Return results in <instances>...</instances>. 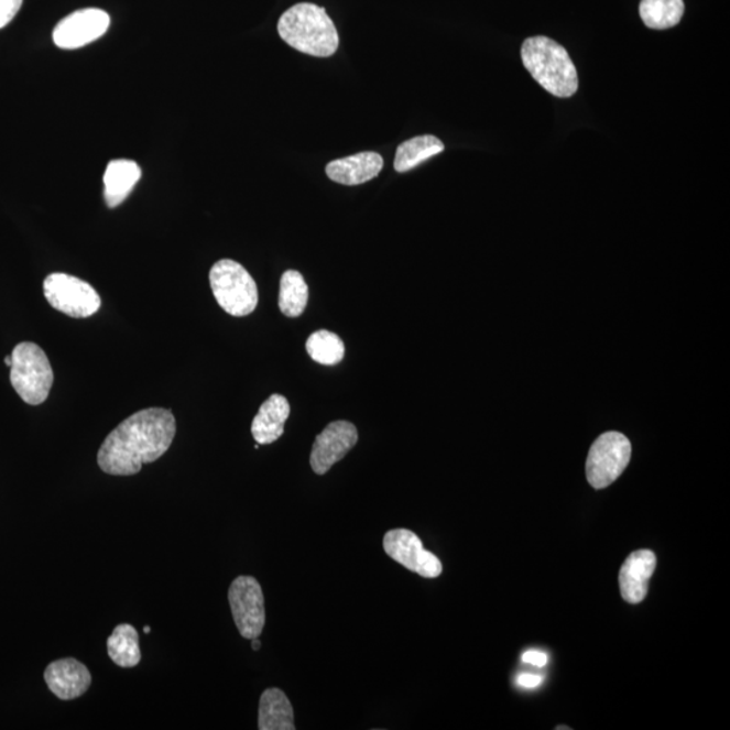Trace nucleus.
Masks as SVG:
<instances>
[{
  "instance_id": "nucleus-11",
  "label": "nucleus",
  "mask_w": 730,
  "mask_h": 730,
  "mask_svg": "<svg viewBox=\"0 0 730 730\" xmlns=\"http://www.w3.org/2000/svg\"><path fill=\"white\" fill-rule=\"evenodd\" d=\"M359 433L348 421H336L325 427L314 442L310 466L317 475H325L358 444Z\"/></svg>"
},
{
  "instance_id": "nucleus-14",
  "label": "nucleus",
  "mask_w": 730,
  "mask_h": 730,
  "mask_svg": "<svg viewBox=\"0 0 730 730\" xmlns=\"http://www.w3.org/2000/svg\"><path fill=\"white\" fill-rule=\"evenodd\" d=\"M383 157L377 152H361L353 156L334 160L326 165L330 181L344 186H359L375 179L383 170Z\"/></svg>"
},
{
  "instance_id": "nucleus-23",
  "label": "nucleus",
  "mask_w": 730,
  "mask_h": 730,
  "mask_svg": "<svg viewBox=\"0 0 730 730\" xmlns=\"http://www.w3.org/2000/svg\"><path fill=\"white\" fill-rule=\"evenodd\" d=\"M23 0H0V29L9 25L21 10Z\"/></svg>"
},
{
  "instance_id": "nucleus-8",
  "label": "nucleus",
  "mask_w": 730,
  "mask_h": 730,
  "mask_svg": "<svg viewBox=\"0 0 730 730\" xmlns=\"http://www.w3.org/2000/svg\"><path fill=\"white\" fill-rule=\"evenodd\" d=\"M228 597L241 636L249 640L259 638L265 627V603L258 579L246 575L235 579Z\"/></svg>"
},
{
  "instance_id": "nucleus-10",
  "label": "nucleus",
  "mask_w": 730,
  "mask_h": 730,
  "mask_svg": "<svg viewBox=\"0 0 730 730\" xmlns=\"http://www.w3.org/2000/svg\"><path fill=\"white\" fill-rule=\"evenodd\" d=\"M110 15L100 9H83L65 17L53 31V43L62 50H77L109 31Z\"/></svg>"
},
{
  "instance_id": "nucleus-18",
  "label": "nucleus",
  "mask_w": 730,
  "mask_h": 730,
  "mask_svg": "<svg viewBox=\"0 0 730 730\" xmlns=\"http://www.w3.org/2000/svg\"><path fill=\"white\" fill-rule=\"evenodd\" d=\"M444 150L445 146L442 140H438L435 135H418V138L402 142L397 146L394 168L403 174V172L418 167L420 164L436 156V154L443 153Z\"/></svg>"
},
{
  "instance_id": "nucleus-27",
  "label": "nucleus",
  "mask_w": 730,
  "mask_h": 730,
  "mask_svg": "<svg viewBox=\"0 0 730 730\" xmlns=\"http://www.w3.org/2000/svg\"><path fill=\"white\" fill-rule=\"evenodd\" d=\"M6 366L11 367V363H13V359H11V356H8V358L4 359Z\"/></svg>"
},
{
  "instance_id": "nucleus-7",
  "label": "nucleus",
  "mask_w": 730,
  "mask_h": 730,
  "mask_svg": "<svg viewBox=\"0 0 730 730\" xmlns=\"http://www.w3.org/2000/svg\"><path fill=\"white\" fill-rule=\"evenodd\" d=\"M44 295L53 308L73 318L91 317L102 305L100 295L90 283L61 272L46 276Z\"/></svg>"
},
{
  "instance_id": "nucleus-21",
  "label": "nucleus",
  "mask_w": 730,
  "mask_h": 730,
  "mask_svg": "<svg viewBox=\"0 0 730 730\" xmlns=\"http://www.w3.org/2000/svg\"><path fill=\"white\" fill-rule=\"evenodd\" d=\"M308 302V286L301 272L290 270L281 279L279 308L284 316L296 318L304 314Z\"/></svg>"
},
{
  "instance_id": "nucleus-24",
  "label": "nucleus",
  "mask_w": 730,
  "mask_h": 730,
  "mask_svg": "<svg viewBox=\"0 0 730 730\" xmlns=\"http://www.w3.org/2000/svg\"><path fill=\"white\" fill-rule=\"evenodd\" d=\"M522 661L532 666L544 667L548 662V656L538 651H527L522 655Z\"/></svg>"
},
{
  "instance_id": "nucleus-22",
  "label": "nucleus",
  "mask_w": 730,
  "mask_h": 730,
  "mask_svg": "<svg viewBox=\"0 0 730 730\" xmlns=\"http://www.w3.org/2000/svg\"><path fill=\"white\" fill-rule=\"evenodd\" d=\"M308 356L323 366H336L346 355V346L340 337L329 330H318L306 342Z\"/></svg>"
},
{
  "instance_id": "nucleus-13",
  "label": "nucleus",
  "mask_w": 730,
  "mask_h": 730,
  "mask_svg": "<svg viewBox=\"0 0 730 730\" xmlns=\"http://www.w3.org/2000/svg\"><path fill=\"white\" fill-rule=\"evenodd\" d=\"M656 569V556L650 549L634 551L622 564L620 590L624 601L632 604L643 602Z\"/></svg>"
},
{
  "instance_id": "nucleus-20",
  "label": "nucleus",
  "mask_w": 730,
  "mask_h": 730,
  "mask_svg": "<svg viewBox=\"0 0 730 730\" xmlns=\"http://www.w3.org/2000/svg\"><path fill=\"white\" fill-rule=\"evenodd\" d=\"M685 14L684 0H641L640 17L646 28L664 31L678 25Z\"/></svg>"
},
{
  "instance_id": "nucleus-16",
  "label": "nucleus",
  "mask_w": 730,
  "mask_h": 730,
  "mask_svg": "<svg viewBox=\"0 0 730 730\" xmlns=\"http://www.w3.org/2000/svg\"><path fill=\"white\" fill-rule=\"evenodd\" d=\"M140 179L141 168L133 160H112L103 176L106 205L115 209L123 204Z\"/></svg>"
},
{
  "instance_id": "nucleus-25",
  "label": "nucleus",
  "mask_w": 730,
  "mask_h": 730,
  "mask_svg": "<svg viewBox=\"0 0 730 730\" xmlns=\"http://www.w3.org/2000/svg\"><path fill=\"white\" fill-rule=\"evenodd\" d=\"M519 685L526 688H534L542 685L543 678L538 675L522 674L519 676Z\"/></svg>"
},
{
  "instance_id": "nucleus-15",
  "label": "nucleus",
  "mask_w": 730,
  "mask_h": 730,
  "mask_svg": "<svg viewBox=\"0 0 730 730\" xmlns=\"http://www.w3.org/2000/svg\"><path fill=\"white\" fill-rule=\"evenodd\" d=\"M290 403L283 395L274 394L261 405L252 423V436L260 445L275 443L283 436L290 417Z\"/></svg>"
},
{
  "instance_id": "nucleus-28",
  "label": "nucleus",
  "mask_w": 730,
  "mask_h": 730,
  "mask_svg": "<svg viewBox=\"0 0 730 730\" xmlns=\"http://www.w3.org/2000/svg\"><path fill=\"white\" fill-rule=\"evenodd\" d=\"M144 632H145V633H151V627H145V628H144Z\"/></svg>"
},
{
  "instance_id": "nucleus-1",
  "label": "nucleus",
  "mask_w": 730,
  "mask_h": 730,
  "mask_svg": "<svg viewBox=\"0 0 730 730\" xmlns=\"http://www.w3.org/2000/svg\"><path fill=\"white\" fill-rule=\"evenodd\" d=\"M176 435V420L168 408L151 407L130 415L106 437L98 453L105 473L130 477L162 457Z\"/></svg>"
},
{
  "instance_id": "nucleus-4",
  "label": "nucleus",
  "mask_w": 730,
  "mask_h": 730,
  "mask_svg": "<svg viewBox=\"0 0 730 730\" xmlns=\"http://www.w3.org/2000/svg\"><path fill=\"white\" fill-rule=\"evenodd\" d=\"M10 381L17 394L28 405L39 406L50 396L53 370L43 348L34 342H21L11 353Z\"/></svg>"
},
{
  "instance_id": "nucleus-9",
  "label": "nucleus",
  "mask_w": 730,
  "mask_h": 730,
  "mask_svg": "<svg viewBox=\"0 0 730 730\" xmlns=\"http://www.w3.org/2000/svg\"><path fill=\"white\" fill-rule=\"evenodd\" d=\"M383 548L391 559L420 577L435 579L443 574L440 559L426 551L421 538L412 531L393 530L385 533Z\"/></svg>"
},
{
  "instance_id": "nucleus-6",
  "label": "nucleus",
  "mask_w": 730,
  "mask_h": 730,
  "mask_svg": "<svg viewBox=\"0 0 730 730\" xmlns=\"http://www.w3.org/2000/svg\"><path fill=\"white\" fill-rule=\"evenodd\" d=\"M631 456V442L622 433H603L593 442L587 457V480L593 489H607L627 470Z\"/></svg>"
},
{
  "instance_id": "nucleus-19",
  "label": "nucleus",
  "mask_w": 730,
  "mask_h": 730,
  "mask_svg": "<svg viewBox=\"0 0 730 730\" xmlns=\"http://www.w3.org/2000/svg\"><path fill=\"white\" fill-rule=\"evenodd\" d=\"M107 654L118 667L133 668L141 662L139 633L129 624H121L107 639Z\"/></svg>"
},
{
  "instance_id": "nucleus-17",
  "label": "nucleus",
  "mask_w": 730,
  "mask_h": 730,
  "mask_svg": "<svg viewBox=\"0 0 730 730\" xmlns=\"http://www.w3.org/2000/svg\"><path fill=\"white\" fill-rule=\"evenodd\" d=\"M260 730H294V709L281 688H266L259 705Z\"/></svg>"
},
{
  "instance_id": "nucleus-12",
  "label": "nucleus",
  "mask_w": 730,
  "mask_h": 730,
  "mask_svg": "<svg viewBox=\"0 0 730 730\" xmlns=\"http://www.w3.org/2000/svg\"><path fill=\"white\" fill-rule=\"evenodd\" d=\"M44 678L50 690L62 700L81 697L92 684L90 671L74 657L51 663Z\"/></svg>"
},
{
  "instance_id": "nucleus-26",
  "label": "nucleus",
  "mask_w": 730,
  "mask_h": 730,
  "mask_svg": "<svg viewBox=\"0 0 730 730\" xmlns=\"http://www.w3.org/2000/svg\"><path fill=\"white\" fill-rule=\"evenodd\" d=\"M261 646L259 638L252 639V649L253 651H259Z\"/></svg>"
},
{
  "instance_id": "nucleus-5",
  "label": "nucleus",
  "mask_w": 730,
  "mask_h": 730,
  "mask_svg": "<svg viewBox=\"0 0 730 730\" xmlns=\"http://www.w3.org/2000/svg\"><path fill=\"white\" fill-rule=\"evenodd\" d=\"M214 298L224 312L233 317H247L259 304L258 284L249 272L235 260L217 261L210 271Z\"/></svg>"
},
{
  "instance_id": "nucleus-3",
  "label": "nucleus",
  "mask_w": 730,
  "mask_h": 730,
  "mask_svg": "<svg viewBox=\"0 0 730 730\" xmlns=\"http://www.w3.org/2000/svg\"><path fill=\"white\" fill-rule=\"evenodd\" d=\"M522 63L533 79L557 98H569L578 91L577 68L568 52L544 35L527 39L521 50Z\"/></svg>"
},
{
  "instance_id": "nucleus-2",
  "label": "nucleus",
  "mask_w": 730,
  "mask_h": 730,
  "mask_svg": "<svg viewBox=\"0 0 730 730\" xmlns=\"http://www.w3.org/2000/svg\"><path fill=\"white\" fill-rule=\"evenodd\" d=\"M277 33L294 50L314 57L334 56L340 44L338 32L324 8L298 3L277 22Z\"/></svg>"
}]
</instances>
